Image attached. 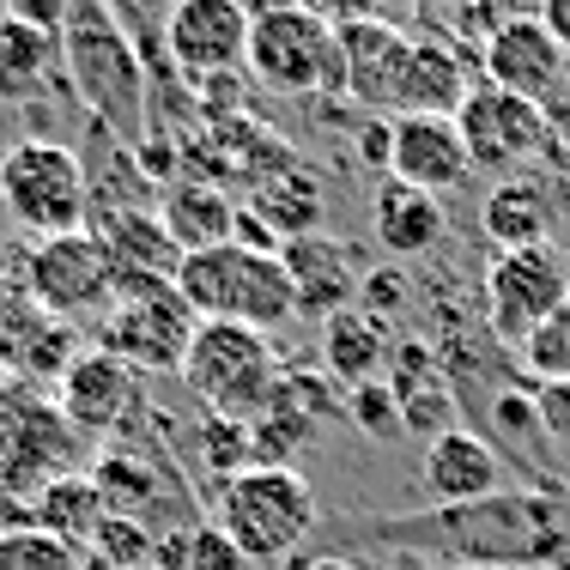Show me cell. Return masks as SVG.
I'll use <instances>...</instances> for the list:
<instances>
[{
	"label": "cell",
	"mask_w": 570,
	"mask_h": 570,
	"mask_svg": "<svg viewBox=\"0 0 570 570\" xmlns=\"http://www.w3.org/2000/svg\"><path fill=\"white\" fill-rule=\"evenodd\" d=\"M431 570H480V564H450V559H443V564H431Z\"/></svg>",
	"instance_id": "cell-48"
},
{
	"label": "cell",
	"mask_w": 570,
	"mask_h": 570,
	"mask_svg": "<svg viewBox=\"0 0 570 570\" xmlns=\"http://www.w3.org/2000/svg\"><path fill=\"white\" fill-rule=\"evenodd\" d=\"M297 12H309V19H322V24H358V19H376V0H292Z\"/></svg>",
	"instance_id": "cell-44"
},
{
	"label": "cell",
	"mask_w": 570,
	"mask_h": 570,
	"mask_svg": "<svg viewBox=\"0 0 570 570\" xmlns=\"http://www.w3.org/2000/svg\"><path fill=\"white\" fill-rule=\"evenodd\" d=\"M104 7H110V0H104Z\"/></svg>",
	"instance_id": "cell-52"
},
{
	"label": "cell",
	"mask_w": 570,
	"mask_h": 570,
	"mask_svg": "<svg viewBox=\"0 0 570 570\" xmlns=\"http://www.w3.org/2000/svg\"><path fill=\"white\" fill-rule=\"evenodd\" d=\"M165 61L188 86L249 73V7L243 0H176L165 19Z\"/></svg>",
	"instance_id": "cell-10"
},
{
	"label": "cell",
	"mask_w": 570,
	"mask_h": 570,
	"mask_svg": "<svg viewBox=\"0 0 570 570\" xmlns=\"http://www.w3.org/2000/svg\"><path fill=\"white\" fill-rule=\"evenodd\" d=\"M219 528L249 564H279L316 528V492L297 468H249L213 492Z\"/></svg>",
	"instance_id": "cell-4"
},
{
	"label": "cell",
	"mask_w": 570,
	"mask_h": 570,
	"mask_svg": "<svg viewBox=\"0 0 570 570\" xmlns=\"http://www.w3.org/2000/svg\"><path fill=\"white\" fill-rule=\"evenodd\" d=\"M473 158L461 140L455 116H395V153H389V176L425 195H450L468 183Z\"/></svg>",
	"instance_id": "cell-16"
},
{
	"label": "cell",
	"mask_w": 570,
	"mask_h": 570,
	"mask_svg": "<svg viewBox=\"0 0 570 570\" xmlns=\"http://www.w3.org/2000/svg\"><path fill=\"white\" fill-rule=\"evenodd\" d=\"M158 225L170 230V243L183 255L219 249V243H230V225H237V200H230V188L183 176V183H170L165 195H158Z\"/></svg>",
	"instance_id": "cell-21"
},
{
	"label": "cell",
	"mask_w": 570,
	"mask_h": 570,
	"mask_svg": "<svg viewBox=\"0 0 570 570\" xmlns=\"http://www.w3.org/2000/svg\"><path fill=\"white\" fill-rule=\"evenodd\" d=\"M401 431H413L419 443H438L443 431H455V395L443 376H431V383H413L401 389Z\"/></svg>",
	"instance_id": "cell-34"
},
{
	"label": "cell",
	"mask_w": 570,
	"mask_h": 570,
	"mask_svg": "<svg viewBox=\"0 0 570 570\" xmlns=\"http://www.w3.org/2000/svg\"><path fill=\"white\" fill-rule=\"evenodd\" d=\"M346 419L364 431L371 443H389L401 431V401H395V389L389 383H364V389H352L346 395Z\"/></svg>",
	"instance_id": "cell-39"
},
{
	"label": "cell",
	"mask_w": 570,
	"mask_h": 570,
	"mask_svg": "<svg viewBox=\"0 0 570 570\" xmlns=\"http://www.w3.org/2000/svg\"><path fill=\"white\" fill-rule=\"evenodd\" d=\"M389 352H395L389 328L376 316H364L358 304L322 322V364H328V376L346 389V395H352V389H364V383H383Z\"/></svg>",
	"instance_id": "cell-22"
},
{
	"label": "cell",
	"mask_w": 570,
	"mask_h": 570,
	"mask_svg": "<svg viewBox=\"0 0 570 570\" xmlns=\"http://www.w3.org/2000/svg\"><path fill=\"white\" fill-rule=\"evenodd\" d=\"M279 267H285V279H292V292H297V316L328 322V316H341V309L358 304L364 267H358V255H352V243L328 237V230L279 243Z\"/></svg>",
	"instance_id": "cell-15"
},
{
	"label": "cell",
	"mask_w": 570,
	"mask_h": 570,
	"mask_svg": "<svg viewBox=\"0 0 570 570\" xmlns=\"http://www.w3.org/2000/svg\"><path fill=\"white\" fill-rule=\"evenodd\" d=\"M267 406H292V413L309 419V425H322V419H341L346 413V395H334L316 371H279V389H274V401H267Z\"/></svg>",
	"instance_id": "cell-36"
},
{
	"label": "cell",
	"mask_w": 570,
	"mask_h": 570,
	"mask_svg": "<svg viewBox=\"0 0 570 570\" xmlns=\"http://www.w3.org/2000/svg\"><path fill=\"white\" fill-rule=\"evenodd\" d=\"M49 309L31 297V285L24 274H0V371H19L24 346L43 334Z\"/></svg>",
	"instance_id": "cell-28"
},
{
	"label": "cell",
	"mask_w": 570,
	"mask_h": 570,
	"mask_svg": "<svg viewBox=\"0 0 570 570\" xmlns=\"http://www.w3.org/2000/svg\"><path fill=\"white\" fill-rule=\"evenodd\" d=\"M564 304H570V267L559 243H528V249L492 255V267H485V322L504 346H522Z\"/></svg>",
	"instance_id": "cell-8"
},
{
	"label": "cell",
	"mask_w": 570,
	"mask_h": 570,
	"mask_svg": "<svg viewBox=\"0 0 570 570\" xmlns=\"http://www.w3.org/2000/svg\"><path fill=\"white\" fill-rule=\"evenodd\" d=\"M316 438V425H309L304 413H292V406H267L262 419H249V455L255 468H292L297 450Z\"/></svg>",
	"instance_id": "cell-30"
},
{
	"label": "cell",
	"mask_w": 570,
	"mask_h": 570,
	"mask_svg": "<svg viewBox=\"0 0 570 570\" xmlns=\"http://www.w3.org/2000/svg\"><path fill=\"white\" fill-rule=\"evenodd\" d=\"M480 230L498 243V249H528V243H552V200L540 183L528 176H504V183L485 188L480 200Z\"/></svg>",
	"instance_id": "cell-24"
},
{
	"label": "cell",
	"mask_w": 570,
	"mask_h": 570,
	"mask_svg": "<svg viewBox=\"0 0 570 570\" xmlns=\"http://www.w3.org/2000/svg\"><path fill=\"white\" fill-rule=\"evenodd\" d=\"M86 570H116V564H104V559H91V552H86Z\"/></svg>",
	"instance_id": "cell-49"
},
{
	"label": "cell",
	"mask_w": 570,
	"mask_h": 570,
	"mask_svg": "<svg viewBox=\"0 0 570 570\" xmlns=\"http://www.w3.org/2000/svg\"><path fill=\"white\" fill-rule=\"evenodd\" d=\"M480 67H485V86H504L515 98L540 104V110L570 98V49L528 12H510L498 24L492 43L480 49Z\"/></svg>",
	"instance_id": "cell-11"
},
{
	"label": "cell",
	"mask_w": 570,
	"mask_h": 570,
	"mask_svg": "<svg viewBox=\"0 0 570 570\" xmlns=\"http://www.w3.org/2000/svg\"><path fill=\"white\" fill-rule=\"evenodd\" d=\"M91 237L104 243V255H110L116 279H176V267H183V249L170 243V230L158 225V213H91Z\"/></svg>",
	"instance_id": "cell-18"
},
{
	"label": "cell",
	"mask_w": 570,
	"mask_h": 570,
	"mask_svg": "<svg viewBox=\"0 0 570 570\" xmlns=\"http://www.w3.org/2000/svg\"><path fill=\"white\" fill-rule=\"evenodd\" d=\"M304 570H358V564H352V559H309Z\"/></svg>",
	"instance_id": "cell-47"
},
{
	"label": "cell",
	"mask_w": 570,
	"mask_h": 570,
	"mask_svg": "<svg viewBox=\"0 0 570 570\" xmlns=\"http://www.w3.org/2000/svg\"><path fill=\"white\" fill-rule=\"evenodd\" d=\"M188 570H249V559L230 547L219 522H195L188 528Z\"/></svg>",
	"instance_id": "cell-40"
},
{
	"label": "cell",
	"mask_w": 570,
	"mask_h": 570,
	"mask_svg": "<svg viewBox=\"0 0 570 570\" xmlns=\"http://www.w3.org/2000/svg\"><path fill=\"white\" fill-rule=\"evenodd\" d=\"M73 364H79V328H73V322H61V316H49L43 334L24 346V358H19V371H12V376H24V383H37V389H56Z\"/></svg>",
	"instance_id": "cell-31"
},
{
	"label": "cell",
	"mask_w": 570,
	"mask_h": 570,
	"mask_svg": "<svg viewBox=\"0 0 570 570\" xmlns=\"http://www.w3.org/2000/svg\"><path fill=\"white\" fill-rule=\"evenodd\" d=\"M49 406V395L24 376H0V461L19 450V438L37 425V413Z\"/></svg>",
	"instance_id": "cell-37"
},
{
	"label": "cell",
	"mask_w": 570,
	"mask_h": 570,
	"mask_svg": "<svg viewBox=\"0 0 570 570\" xmlns=\"http://www.w3.org/2000/svg\"><path fill=\"white\" fill-rule=\"evenodd\" d=\"M352 146H358V158H364L371 170H389V153H395V121H389V116H371L358 134H352Z\"/></svg>",
	"instance_id": "cell-43"
},
{
	"label": "cell",
	"mask_w": 570,
	"mask_h": 570,
	"mask_svg": "<svg viewBox=\"0 0 570 570\" xmlns=\"http://www.w3.org/2000/svg\"><path fill=\"white\" fill-rule=\"evenodd\" d=\"M176 292H183V304L200 322H243L255 334H274L297 316V292L285 279L279 255H249L237 243L183 255Z\"/></svg>",
	"instance_id": "cell-2"
},
{
	"label": "cell",
	"mask_w": 570,
	"mask_h": 570,
	"mask_svg": "<svg viewBox=\"0 0 570 570\" xmlns=\"http://www.w3.org/2000/svg\"><path fill=\"white\" fill-rule=\"evenodd\" d=\"M0 207L12 213V225H24L37 243L86 230L91 195H86V165L73 146L61 140H12L0 153Z\"/></svg>",
	"instance_id": "cell-6"
},
{
	"label": "cell",
	"mask_w": 570,
	"mask_h": 570,
	"mask_svg": "<svg viewBox=\"0 0 570 570\" xmlns=\"http://www.w3.org/2000/svg\"><path fill=\"white\" fill-rule=\"evenodd\" d=\"M468 43H443V37H413L401 79V116H455L468 104Z\"/></svg>",
	"instance_id": "cell-19"
},
{
	"label": "cell",
	"mask_w": 570,
	"mask_h": 570,
	"mask_svg": "<svg viewBox=\"0 0 570 570\" xmlns=\"http://www.w3.org/2000/svg\"><path fill=\"white\" fill-rule=\"evenodd\" d=\"M455 128L468 140L473 170H515L528 158H540V146H547V110L504 86H485V79L455 110Z\"/></svg>",
	"instance_id": "cell-12"
},
{
	"label": "cell",
	"mask_w": 570,
	"mask_h": 570,
	"mask_svg": "<svg viewBox=\"0 0 570 570\" xmlns=\"http://www.w3.org/2000/svg\"><path fill=\"white\" fill-rule=\"evenodd\" d=\"M153 552H158V534L140 515H104L98 534H91V559L116 570H153Z\"/></svg>",
	"instance_id": "cell-33"
},
{
	"label": "cell",
	"mask_w": 570,
	"mask_h": 570,
	"mask_svg": "<svg viewBox=\"0 0 570 570\" xmlns=\"http://www.w3.org/2000/svg\"><path fill=\"white\" fill-rule=\"evenodd\" d=\"M0 19H7V0H0Z\"/></svg>",
	"instance_id": "cell-51"
},
{
	"label": "cell",
	"mask_w": 570,
	"mask_h": 570,
	"mask_svg": "<svg viewBox=\"0 0 570 570\" xmlns=\"http://www.w3.org/2000/svg\"><path fill=\"white\" fill-rule=\"evenodd\" d=\"M195 450H200V461H207V473H213L219 485L255 468V455H249V425H243V419L207 413V419H200V431H195Z\"/></svg>",
	"instance_id": "cell-32"
},
{
	"label": "cell",
	"mask_w": 570,
	"mask_h": 570,
	"mask_svg": "<svg viewBox=\"0 0 570 570\" xmlns=\"http://www.w3.org/2000/svg\"><path fill=\"white\" fill-rule=\"evenodd\" d=\"M56 406L79 438H110L140 406V371H128L121 358L91 346V352H79V364L56 383Z\"/></svg>",
	"instance_id": "cell-14"
},
{
	"label": "cell",
	"mask_w": 570,
	"mask_h": 570,
	"mask_svg": "<svg viewBox=\"0 0 570 570\" xmlns=\"http://www.w3.org/2000/svg\"><path fill=\"white\" fill-rule=\"evenodd\" d=\"M522 371L534 376V383H570V304L552 309V316L522 341Z\"/></svg>",
	"instance_id": "cell-35"
},
{
	"label": "cell",
	"mask_w": 570,
	"mask_h": 570,
	"mask_svg": "<svg viewBox=\"0 0 570 570\" xmlns=\"http://www.w3.org/2000/svg\"><path fill=\"white\" fill-rule=\"evenodd\" d=\"M540 158L552 170H570V98L547 110V146H540Z\"/></svg>",
	"instance_id": "cell-46"
},
{
	"label": "cell",
	"mask_w": 570,
	"mask_h": 570,
	"mask_svg": "<svg viewBox=\"0 0 570 570\" xmlns=\"http://www.w3.org/2000/svg\"><path fill=\"white\" fill-rule=\"evenodd\" d=\"M61 79V37L0 19V104H37Z\"/></svg>",
	"instance_id": "cell-23"
},
{
	"label": "cell",
	"mask_w": 570,
	"mask_h": 570,
	"mask_svg": "<svg viewBox=\"0 0 570 570\" xmlns=\"http://www.w3.org/2000/svg\"><path fill=\"white\" fill-rule=\"evenodd\" d=\"M24 515H31V528H43V534L67 540V547L91 552V534H98V522L110 510H104V492H98L91 473H61L56 485H43V492L31 498Z\"/></svg>",
	"instance_id": "cell-25"
},
{
	"label": "cell",
	"mask_w": 570,
	"mask_h": 570,
	"mask_svg": "<svg viewBox=\"0 0 570 570\" xmlns=\"http://www.w3.org/2000/svg\"><path fill=\"white\" fill-rule=\"evenodd\" d=\"M534 413H540V438L570 450V383H540L534 389Z\"/></svg>",
	"instance_id": "cell-41"
},
{
	"label": "cell",
	"mask_w": 570,
	"mask_h": 570,
	"mask_svg": "<svg viewBox=\"0 0 570 570\" xmlns=\"http://www.w3.org/2000/svg\"><path fill=\"white\" fill-rule=\"evenodd\" d=\"M91 480H98L104 510H110V515H140V522H146V510L158 504L153 461H140V455H128V450L98 455V461H91Z\"/></svg>",
	"instance_id": "cell-27"
},
{
	"label": "cell",
	"mask_w": 570,
	"mask_h": 570,
	"mask_svg": "<svg viewBox=\"0 0 570 570\" xmlns=\"http://www.w3.org/2000/svg\"><path fill=\"white\" fill-rule=\"evenodd\" d=\"M249 79L279 98H346V61L334 24L297 12L292 0L249 7Z\"/></svg>",
	"instance_id": "cell-3"
},
{
	"label": "cell",
	"mask_w": 570,
	"mask_h": 570,
	"mask_svg": "<svg viewBox=\"0 0 570 570\" xmlns=\"http://www.w3.org/2000/svg\"><path fill=\"white\" fill-rule=\"evenodd\" d=\"M61 67L73 98L91 110L98 128H110L121 146L146 140V61L104 0H73L67 7Z\"/></svg>",
	"instance_id": "cell-1"
},
{
	"label": "cell",
	"mask_w": 570,
	"mask_h": 570,
	"mask_svg": "<svg viewBox=\"0 0 570 570\" xmlns=\"http://www.w3.org/2000/svg\"><path fill=\"white\" fill-rule=\"evenodd\" d=\"M249 207L262 213L267 225H274V237L279 243H292V237H316L322 230V213H328V195H322V183L309 176L304 165L297 170H285L274 176V183H262L249 195Z\"/></svg>",
	"instance_id": "cell-26"
},
{
	"label": "cell",
	"mask_w": 570,
	"mask_h": 570,
	"mask_svg": "<svg viewBox=\"0 0 570 570\" xmlns=\"http://www.w3.org/2000/svg\"><path fill=\"white\" fill-rule=\"evenodd\" d=\"M443 200L425 195V188H406L389 176L371 200V230H376V249H389L395 262H413V255H431L443 243Z\"/></svg>",
	"instance_id": "cell-20"
},
{
	"label": "cell",
	"mask_w": 570,
	"mask_h": 570,
	"mask_svg": "<svg viewBox=\"0 0 570 570\" xmlns=\"http://www.w3.org/2000/svg\"><path fill=\"white\" fill-rule=\"evenodd\" d=\"M406 304H413V279H406L401 262L364 267V285H358V309H364V316H376V322L389 328V322H395Z\"/></svg>",
	"instance_id": "cell-38"
},
{
	"label": "cell",
	"mask_w": 570,
	"mask_h": 570,
	"mask_svg": "<svg viewBox=\"0 0 570 570\" xmlns=\"http://www.w3.org/2000/svg\"><path fill=\"white\" fill-rule=\"evenodd\" d=\"M67 7H73V0H7V19L31 24V31L61 37L67 31Z\"/></svg>",
	"instance_id": "cell-42"
},
{
	"label": "cell",
	"mask_w": 570,
	"mask_h": 570,
	"mask_svg": "<svg viewBox=\"0 0 570 570\" xmlns=\"http://www.w3.org/2000/svg\"><path fill=\"white\" fill-rule=\"evenodd\" d=\"M406 7H438V0H406Z\"/></svg>",
	"instance_id": "cell-50"
},
{
	"label": "cell",
	"mask_w": 570,
	"mask_h": 570,
	"mask_svg": "<svg viewBox=\"0 0 570 570\" xmlns=\"http://www.w3.org/2000/svg\"><path fill=\"white\" fill-rule=\"evenodd\" d=\"M200 316L183 304L176 279H116V304L98 328V352L121 358L128 371H183Z\"/></svg>",
	"instance_id": "cell-7"
},
{
	"label": "cell",
	"mask_w": 570,
	"mask_h": 570,
	"mask_svg": "<svg viewBox=\"0 0 570 570\" xmlns=\"http://www.w3.org/2000/svg\"><path fill=\"white\" fill-rule=\"evenodd\" d=\"M176 376L207 413L249 425V419L267 413V401L279 389V358H274V341L243 328V322H200Z\"/></svg>",
	"instance_id": "cell-5"
},
{
	"label": "cell",
	"mask_w": 570,
	"mask_h": 570,
	"mask_svg": "<svg viewBox=\"0 0 570 570\" xmlns=\"http://www.w3.org/2000/svg\"><path fill=\"white\" fill-rule=\"evenodd\" d=\"M24 285H31V297L61 322L116 304V267H110V255H104V243L91 237V230L43 237L24 255Z\"/></svg>",
	"instance_id": "cell-9"
},
{
	"label": "cell",
	"mask_w": 570,
	"mask_h": 570,
	"mask_svg": "<svg viewBox=\"0 0 570 570\" xmlns=\"http://www.w3.org/2000/svg\"><path fill=\"white\" fill-rule=\"evenodd\" d=\"M341 61H346V104H358L364 116H401V79L406 56H413V31L389 24L383 12L358 24H341Z\"/></svg>",
	"instance_id": "cell-13"
},
{
	"label": "cell",
	"mask_w": 570,
	"mask_h": 570,
	"mask_svg": "<svg viewBox=\"0 0 570 570\" xmlns=\"http://www.w3.org/2000/svg\"><path fill=\"white\" fill-rule=\"evenodd\" d=\"M419 473H425V492H431L438 510L485 504V498H498V485H504V461H498V450L468 425H455V431H443L438 443H425Z\"/></svg>",
	"instance_id": "cell-17"
},
{
	"label": "cell",
	"mask_w": 570,
	"mask_h": 570,
	"mask_svg": "<svg viewBox=\"0 0 570 570\" xmlns=\"http://www.w3.org/2000/svg\"><path fill=\"white\" fill-rule=\"evenodd\" d=\"M0 570H86V552L31 522H7L0 528Z\"/></svg>",
	"instance_id": "cell-29"
},
{
	"label": "cell",
	"mask_w": 570,
	"mask_h": 570,
	"mask_svg": "<svg viewBox=\"0 0 570 570\" xmlns=\"http://www.w3.org/2000/svg\"><path fill=\"white\" fill-rule=\"evenodd\" d=\"M230 243H237V249H249V255H279V237H274V225H267L255 207H237V225H230Z\"/></svg>",
	"instance_id": "cell-45"
}]
</instances>
